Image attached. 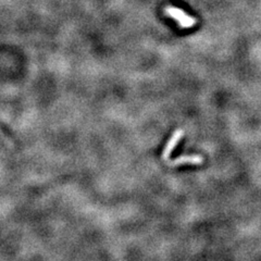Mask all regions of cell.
Segmentation results:
<instances>
[{"label": "cell", "mask_w": 261, "mask_h": 261, "mask_svg": "<svg viewBox=\"0 0 261 261\" xmlns=\"http://www.w3.org/2000/svg\"><path fill=\"white\" fill-rule=\"evenodd\" d=\"M170 167H180L183 164H201L203 162V158L200 155H182L173 160L167 161Z\"/></svg>", "instance_id": "obj_3"}, {"label": "cell", "mask_w": 261, "mask_h": 261, "mask_svg": "<svg viewBox=\"0 0 261 261\" xmlns=\"http://www.w3.org/2000/svg\"><path fill=\"white\" fill-rule=\"evenodd\" d=\"M183 136H184V131L182 129H177L176 131H174V133L171 135L170 139L168 141V143L165 144L164 148L162 150L161 158H162L163 161H168L169 160L170 157H171L172 151L174 150V148L176 147V145L180 143V141H181Z\"/></svg>", "instance_id": "obj_2"}, {"label": "cell", "mask_w": 261, "mask_h": 261, "mask_svg": "<svg viewBox=\"0 0 261 261\" xmlns=\"http://www.w3.org/2000/svg\"><path fill=\"white\" fill-rule=\"evenodd\" d=\"M0 139H2V141L7 146H10V147L14 146V142H12V139L9 136L6 135L5 132L2 129H0Z\"/></svg>", "instance_id": "obj_4"}, {"label": "cell", "mask_w": 261, "mask_h": 261, "mask_svg": "<svg viewBox=\"0 0 261 261\" xmlns=\"http://www.w3.org/2000/svg\"><path fill=\"white\" fill-rule=\"evenodd\" d=\"M164 15L174 20L181 29H192L197 23V20L194 17L187 15L185 11L174 7V6H167L164 8Z\"/></svg>", "instance_id": "obj_1"}]
</instances>
